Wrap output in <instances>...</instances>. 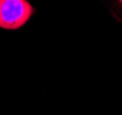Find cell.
Listing matches in <instances>:
<instances>
[{
  "mask_svg": "<svg viewBox=\"0 0 122 115\" xmlns=\"http://www.w3.org/2000/svg\"><path fill=\"white\" fill-rule=\"evenodd\" d=\"M34 13L27 0H0V28L15 30L23 27Z\"/></svg>",
  "mask_w": 122,
  "mask_h": 115,
  "instance_id": "obj_1",
  "label": "cell"
},
{
  "mask_svg": "<svg viewBox=\"0 0 122 115\" xmlns=\"http://www.w3.org/2000/svg\"><path fill=\"white\" fill-rule=\"evenodd\" d=\"M119 1H120V2H121V3H122V0H119Z\"/></svg>",
  "mask_w": 122,
  "mask_h": 115,
  "instance_id": "obj_2",
  "label": "cell"
}]
</instances>
